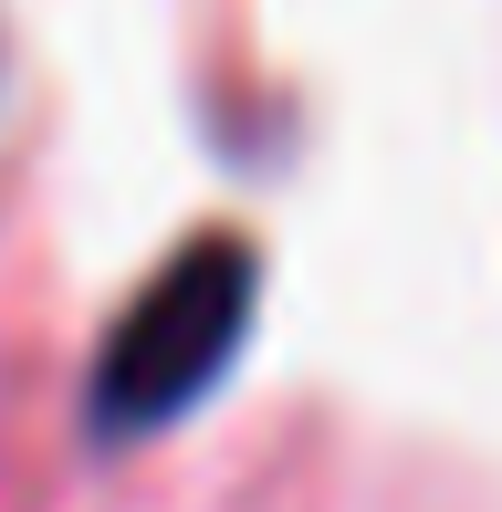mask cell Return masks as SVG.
Here are the masks:
<instances>
[{"mask_svg": "<svg viewBox=\"0 0 502 512\" xmlns=\"http://www.w3.org/2000/svg\"><path fill=\"white\" fill-rule=\"evenodd\" d=\"M241 304H251V262L241 251L231 241L189 251V262L116 324V345H105V377H95L105 429H147V418L189 408L199 387L220 377V356L241 345Z\"/></svg>", "mask_w": 502, "mask_h": 512, "instance_id": "cell-1", "label": "cell"}]
</instances>
